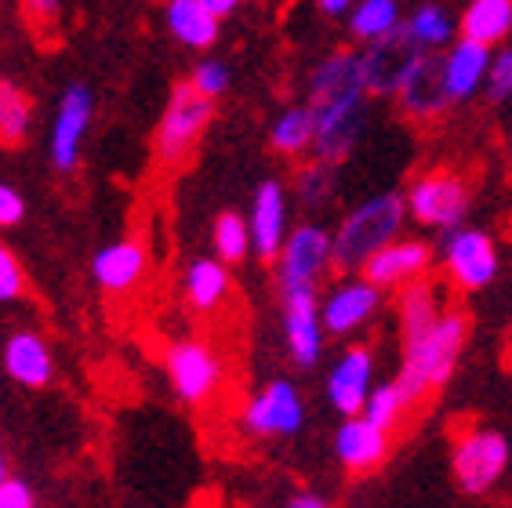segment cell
I'll list each match as a JSON object with an SVG mask.
<instances>
[{
	"label": "cell",
	"mask_w": 512,
	"mask_h": 508,
	"mask_svg": "<svg viewBox=\"0 0 512 508\" xmlns=\"http://www.w3.org/2000/svg\"><path fill=\"white\" fill-rule=\"evenodd\" d=\"M447 309V298H444V287L433 284V280H414V284L400 287L396 291V320H400V338L407 334H418L425 331L429 323H436L444 316Z\"/></svg>",
	"instance_id": "d4e9b609"
},
{
	"label": "cell",
	"mask_w": 512,
	"mask_h": 508,
	"mask_svg": "<svg viewBox=\"0 0 512 508\" xmlns=\"http://www.w3.org/2000/svg\"><path fill=\"white\" fill-rule=\"evenodd\" d=\"M433 265V247L418 236H396L393 244H385L364 262L360 276H367L382 291H400V287L422 280Z\"/></svg>",
	"instance_id": "e0dca14e"
},
{
	"label": "cell",
	"mask_w": 512,
	"mask_h": 508,
	"mask_svg": "<svg viewBox=\"0 0 512 508\" xmlns=\"http://www.w3.org/2000/svg\"><path fill=\"white\" fill-rule=\"evenodd\" d=\"M91 120H95V91L84 80H73L62 91L55 120L48 131V160L59 175H73L84 157V142H88Z\"/></svg>",
	"instance_id": "30bf717a"
},
{
	"label": "cell",
	"mask_w": 512,
	"mask_h": 508,
	"mask_svg": "<svg viewBox=\"0 0 512 508\" xmlns=\"http://www.w3.org/2000/svg\"><path fill=\"white\" fill-rule=\"evenodd\" d=\"M385 291L375 287L367 276H342L331 291L320 298V320L331 338H349L360 327L382 313Z\"/></svg>",
	"instance_id": "4fadbf2b"
},
{
	"label": "cell",
	"mask_w": 512,
	"mask_h": 508,
	"mask_svg": "<svg viewBox=\"0 0 512 508\" xmlns=\"http://www.w3.org/2000/svg\"><path fill=\"white\" fill-rule=\"evenodd\" d=\"M306 425V400L291 378H273L244 403L240 429L255 440H287Z\"/></svg>",
	"instance_id": "9c48e42d"
},
{
	"label": "cell",
	"mask_w": 512,
	"mask_h": 508,
	"mask_svg": "<svg viewBox=\"0 0 512 508\" xmlns=\"http://www.w3.org/2000/svg\"><path fill=\"white\" fill-rule=\"evenodd\" d=\"M287 508H331V501L320 494V490H295L287 498Z\"/></svg>",
	"instance_id": "ab89813d"
},
{
	"label": "cell",
	"mask_w": 512,
	"mask_h": 508,
	"mask_svg": "<svg viewBox=\"0 0 512 508\" xmlns=\"http://www.w3.org/2000/svg\"><path fill=\"white\" fill-rule=\"evenodd\" d=\"M211 120H215V102L200 95L189 80L175 84L157 120V131H153V153H157L160 167L171 171V167L193 157V149L207 135Z\"/></svg>",
	"instance_id": "277c9868"
},
{
	"label": "cell",
	"mask_w": 512,
	"mask_h": 508,
	"mask_svg": "<svg viewBox=\"0 0 512 508\" xmlns=\"http://www.w3.org/2000/svg\"><path fill=\"white\" fill-rule=\"evenodd\" d=\"M367 80L360 51H331L309 73V102L316 120L313 157L338 167L353 157L367 120Z\"/></svg>",
	"instance_id": "6da1fadb"
},
{
	"label": "cell",
	"mask_w": 512,
	"mask_h": 508,
	"mask_svg": "<svg viewBox=\"0 0 512 508\" xmlns=\"http://www.w3.org/2000/svg\"><path fill=\"white\" fill-rule=\"evenodd\" d=\"M404 218H407V200L404 193H378L367 196L364 204H356L349 215L338 222L331 233L335 244V269L342 273H360L364 262L385 244H393L396 236H404Z\"/></svg>",
	"instance_id": "3957f363"
},
{
	"label": "cell",
	"mask_w": 512,
	"mask_h": 508,
	"mask_svg": "<svg viewBox=\"0 0 512 508\" xmlns=\"http://www.w3.org/2000/svg\"><path fill=\"white\" fill-rule=\"evenodd\" d=\"M276 265V284L280 291L291 287H316L335 265V244H331V229L306 218L287 229V240L280 254L273 258Z\"/></svg>",
	"instance_id": "ba28073f"
},
{
	"label": "cell",
	"mask_w": 512,
	"mask_h": 508,
	"mask_svg": "<svg viewBox=\"0 0 512 508\" xmlns=\"http://www.w3.org/2000/svg\"><path fill=\"white\" fill-rule=\"evenodd\" d=\"M33 117H37V106H33L30 91L15 80L0 77V146H26V138L33 135Z\"/></svg>",
	"instance_id": "83f0119b"
},
{
	"label": "cell",
	"mask_w": 512,
	"mask_h": 508,
	"mask_svg": "<svg viewBox=\"0 0 512 508\" xmlns=\"http://www.w3.org/2000/svg\"><path fill=\"white\" fill-rule=\"evenodd\" d=\"M404 200L407 218H414V222L433 229V233H451V229L469 222L473 186H469V178L451 171V167H433V171L414 178Z\"/></svg>",
	"instance_id": "5b68a950"
},
{
	"label": "cell",
	"mask_w": 512,
	"mask_h": 508,
	"mask_svg": "<svg viewBox=\"0 0 512 508\" xmlns=\"http://www.w3.org/2000/svg\"><path fill=\"white\" fill-rule=\"evenodd\" d=\"M211 247H215V258H222L226 265H240L244 258L255 254L251 244V225L240 211H222L211 225Z\"/></svg>",
	"instance_id": "4dcf8cb0"
},
{
	"label": "cell",
	"mask_w": 512,
	"mask_h": 508,
	"mask_svg": "<svg viewBox=\"0 0 512 508\" xmlns=\"http://www.w3.org/2000/svg\"><path fill=\"white\" fill-rule=\"evenodd\" d=\"M164 26L189 51H211L218 44V33H222V19L211 15L200 0H168Z\"/></svg>",
	"instance_id": "603a6c76"
},
{
	"label": "cell",
	"mask_w": 512,
	"mask_h": 508,
	"mask_svg": "<svg viewBox=\"0 0 512 508\" xmlns=\"http://www.w3.org/2000/svg\"><path fill=\"white\" fill-rule=\"evenodd\" d=\"M164 374L186 407H207L226 385V360L211 342L197 334H182L171 338L164 349Z\"/></svg>",
	"instance_id": "8992f818"
},
{
	"label": "cell",
	"mask_w": 512,
	"mask_h": 508,
	"mask_svg": "<svg viewBox=\"0 0 512 508\" xmlns=\"http://www.w3.org/2000/svg\"><path fill=\"white\" fill-rule=\"evenodd\" d=\"M295 196L302 207H327L331 196H335V167L324 164V160H313V164L298 167L295 175Z\"/></svg>",
	"instance_id": "d6a6232c"
},
{
	"label": "cell",
	"mask_w": 512,
	"mask_h": 508,
	"mask_svg": "<svg viewBox=\"0 0 512 508\" xmlns=\"http://www.w3.org/2000/svg\"><path fill=\"white\" fill-rule=\"evenodd\" d=\"M182 294L193 313H215L226 305V298L233 294V276L229 265L222 258H193L182 276Z\"/></svg>",
	"instance_id": "cb8c5ba5"
},
{
	"label": "cell",
	"mask_w": 512,
	"mask_h": 508,
	"mask_svg": "<svg viewBox=\"0 0 512 508\" xmlns=\"http://www.w3.org/2000/svg\"><path fill=\"white\" fill-rule=\"evenodd\" d=\"M0 508H37V490L22 476H8L0 483Z\"/></svg>",
	"instance_id": "f35d334b"
},
{
	"label": "cell",
	"mask_w": 512,
	"mask_h": 508,
	"mask_svg": "<svg viewBox=\"0 0 512 508\" xmlns=\"http://www.w3.org/2000/svg\"><path fill=\"white\" fill-rule=\"evenodd\" d=\"M356 0H316V8H320V15H327V19H345L349 11H353Z\"/></svg>",
	"instance_id": "60d3db41"
},
{
	"label": "cell",
	"mask_w": 512,
	"mask_h": 508,
	"mask_svg": "<svg viewBox=\"0 0 512 508\" xmlns=\"http://www.w3.org/2000/svg\"><path fill=\"white\" fill-rule=\"evenodd\" d=\"M26 291H30V284H26V269H22L19 254L0 240V305L22 302Z\"/></svg>",
	"instance_id": "836d02e7"
},
{
	"label": "cell",
	"mask_w": 512,
	"mask_h": 508,
	"mask_svg": "<svg viewBox=\"0 0 512 508\" xmlns=\"http://www.w3.org/2000/svg\"><path fill=\"white\" fill-rule=\"evenodd\" d=\"M444 269L458 291H483L498 280L502 258H498V244L491 233L473 229V225H458L451 233H444Z\"/></svg>",
	"instance_id": "8fae6325"
},
{
	"label": "cell",
	"mask_w": 512,
	"mask_h": 508,
	"mask_svg": "<svg viewBox=\"0 0 512 508\" xmlns=\"http://www.w3.org/2000/svg\"><path fill=\"white\" fill-rule=\"evenodd\" d=\"M11 476V465H8V450L0 447V483H4V479Z\"/></svg>",
	"instance_id": "7bdbcfd3"
},
{
	"label": "cell",
	"mask_w": 512,
	"mask_h": 508,
	"mask_svg": "<svg viewBox=\"0 0 512 508\" xmlns=\"http://www.w3.org/2000/svg\"><path fill=\"white\" fill-rule=\"evenodd\" d=\"M200 4H204L211 15H218V19H229V15H233V11H237L244 0H200Z\"/></svg>",
	"instance_id": "b9f144b4"
},
{
	"label": "cell",
	"mask_w": 512,
	"mask_h": 508,
	"mask_svg": "<svg viewBox=\"0 0 512 508\" xmlns=\"http://www.w3.org/2000/svg\"><path fill=\"white\" fill-rule=\"evenodd\" d=\"M494 51L487 44L458 37L447 51H440V77H444V91L451 98V106H462L469 98L483 91L487 69H491Z\"/></svg>",
	"instance_id": "7402d4cb"
},
{
	"label": "cell",
	"mask_w": 512,
	"mask_h": 508,
	"mask_svg": "<svg viewBox=\"0 0 512 508\" xmlns=\"http://www.w3.org/2000/svg\"><path fill=\"white\" fill-rule=\"evenodd\" d=\"M389 450H393L389 432L371 425L364 414H349L335 429V458L353 476H367V472L382 469Z\"/></svg>",
	"instance_id": "ffe728a7"
},
{
	"label": "cell",
	"mask_w": 512,
	"mask_h": 508,
	"mask_svg": "<svg viewBox=\"0 0 512 508\" xmlns=\"http://www.w3.org/2000/svg\"><path fill=\"white\" fill-rule=\"evenodd\" d=\"M483 95L494 106L512 98V48H502L491 55V69H487V80H483Z\"/></svg>",
	"instance_id": "d590c367"
},
{
	"label": "cell",
	"mask_w": 512,
	"mask_h": 508,
	"mask_svg": "<svg viewBox=\"0 0 512 508\" xmlns=\"http://www.w3.org/2000/svg\"><path fill=\"white\" fill-rule=\"evenodd\" d=\"M404 30L418 51H447L458 40V19L444 4H418L404 19Z\"/></svg>",
	"instance_id": "f1b7e54d"
},
{
	"label": "cell",
	"mask_w": 512,
	"mask_h": 508,
	"mask_svg": "<svg viewBox=\"0 0 512 508\" xmlns=\"http://www.w3.org/2000/svg\"><path fill=\"white\" fill-rule=\"evenodd\" d=\"M149 273V247L138 236H120L113 244L99 247L91 258V280L106 294L135 291Z\"/></svg>",
	"instance_id": "d6986e66"
},
{
	"label": "cell",
	"mask_w": 512,
	"mask_h": 508,
	"mask_svg": "<svg viewBox=\"0 0 512 508\" xmlns=\"http://www.w3.org/2000/svg\"><path fill=\"white\" fill-rule=\"evenodd\" d=\"M313 138H316V120L306 102L280 109L276 120L269 124V149H273L276 157H287V160L306 157V153H313Z\"/></svg>",
	"instance_id": "4316f807"
},
{
	"label": "cell",
	"mask_w": 512,
	"mask_h": 508,
	"mask_svg": "<svg viewBox=\"0 0 512 508\" xmlns=\"http://www.w3.org/2000/svg\"><path fill=\"white\" fill-rule=\"evenodd\" d=\"M0 371L19 389H48L55 381V356L48 338L33 327L11 331L0 345Z\"/></svg>",
	"instance_id": "2e32d148"
},
{
	"label": "cell",
	"mask_w": 512,
	"mask_h": 508,
	"mask_svg": "<svg viewBox=\"0 0 512 508\" xmlns=\"http://www.w3.org/2000/svg\"><path fill=\"white\" fill-rule=\"evenodd\" d=\"M62 8H66V0H22L26 19H30L33 26H37V30H44V33L59 30Z\"/></svg>",
	"instance_id": "74e56055"
},
{
	"label": "cell",
	"mask_w": 512,
	"mask_h": 508,
	"mask_svg": "<svg viewBox=\"0 0 512 508\" xmlns=\"http://www.w3.org/2000/svg\"><path fill=\"white\" fill-rule=\"evenodd\" d=\"M393 98L411 120L429 124V120L444 117L447 109H451V98H447L444 77H440V51H418L411 66L404 69Z\"/></svg>",
	"instance_id": "5bb4252c"
},
{
	"label": "cell",
	"mask_w": 512,
	"mask_h": 508,
	"mask_svg": "<svg viewBox=\"0 0 512 508\" xmlns=\"http://www.w3.org/2000/svg\"><path fill=\"white\" fill-rule=\"evenodd\" d=\"M189 84L200 91L204 98H211V102H218V98L226 95L229 84H233V73H229L226 62L218 59H200L197 66H193V73H189Z\"/></svg>",
	"instance_id": "e575fe53"
},
{
	"label": "cell",
	"mask_w": 512,
	"mask_h": 508,
	"mask_svg": "<svg viewBox=\"0 0 512 508\" xmlns=\"http://www.w3.org/2000/svg\"><path fill=\"white\" fill-rule=\"evenodd\" d=\"M247 225H251L255 254L258 258H266V262H273L287 240V229H291V193H287V186L280 182V178L258 182Z\"/></svg>",
	"instance_id": "ac0fdd59"
},
{
	"label": "cell",
	"mask_w": 512,
	"mask_h": 508,
	"mask_svg": "<svg viewBox=\"0 0 512 508\" xmlns=\"http://www.w3.org/2000/svg\"><path fill=\"white\" fill-rule=\"evenodd\" d=\"M375 389V352L371 345H349V349L331 363L324 378L327 403L335 407L342 418L364 411L367 396Z\"/></svg>",
	"instance_id": "9a60e30c"
},
{
	"label": "cell",
	"mask_w": 512,
	"mask_h": 508,
	"mask_svg": "<svg viewBox=\"0 0 512 508\" xmlns=\"http://www.w3.org/2000/svg\"><path fill=\"white\" fill-rule=\"evenodd\" d=\"M414 55H418V48L407 37L404 22L389 37L375 40V44H360V66H364L367 91L378 98H393L396 88H400V77H404V69L411 66Z\"/></svg>",
	"instance_id": "44dd1931"
},
{
	"label": "cell",
	"mask_w": 512,
	"mask_h": 508,
	"mask_svg": "<svg viewBox=\"0 0 512 508\" xmlns=\"http://www.w3.org/2000/svg\"><path fill=\"white\" fill-rule=\"evenodd\" d=\"M280 320H284V345L295 367L309 371L324 356V320H320V294L316 287H291L280 291Z\"/></svg>",
	"instance_id": "7c38bea8"
},
{
	"label": "cell",
	"mask_w": 512,
	"mask_h": 508,
	"mask_svg": "<svg viewBox=\"0 0 512 508\" xmlns=\"http://www.w3.org/2000/svg\"><path fill=\"white\" fill-rule=\"evenodd\" d=\"M26 211H30V207H26V196L11 186V182H4V178H0V233H4V229H15V225H22Z\"/></svg>",
	"instance_id": "8d00e7d4"
},
{
	"label": "cell",
	"mask_w": 512,
	"mask_h": 508,
	"mask_svg": "<svg viewBox=\"0 0 512 508\" xmlns=\"http://www.w3.org/2000/svg\"><path fill=\"white\" fill-rule=\"evenodd\" d=\"M512 461V447L498 429L487 425H473L454 436L451 443V476L454 487L469 494V498H483L491 494L505 479Z\"/></svg>",
	"instance_id": "52a82bcc"
},
{
	"label": "cell",
	"mask_w": 512,
	"mask_h": 508,
	"mask_svg": "<svg viewBox=\"0 0 512 508\" xmlns=\"http://www.w3.org/2000/svg\"><path fill=\"white\" fill-rule=\"evenodd\" d=\"M465 342H469V316L462 309H451V305L425 331L407 334L404 352H400V371H396L393 381L400 385L411 407L425 403L436 389H444L451 381V374L458 371V360H462Z\"/></svg>",
	"instance_id": "7a4b0ae2"
},
{
	"label": "cell",
	"mask_w": 512,
	"mask_h": 508,
	"mask_svg": "<svg viewBox=\"0 0 512 508\" xmlns=\"http://www.w3.org/2000/svg\"><path fill=\"white\" fill-rule=\"evenodd\" d=\"M407 407H411V403L404 400L400 385H396V381H382V385H375V389H371V396H367L364 411H360V414H364L371 425H378V429L393 432L396 425L404 421Z\"/></svg>",
	"instance_id": "1f68e13d"
},
{
	"label": "cell",
	"mask_w": 512,
	"mask_h": 508,
	"mask_svg": "<svg viewBox=\"0 0 512 508\" xmlns=\"http://www.w3.org/2000/svg\"><path fill=\"white\" fill-rule=\"evenodd\" d=\"M345 22H349V37L356 44H375V40L400 30L404 8H400V0H356Z\"/></svg>",
	"instance_id": "f546056e"
},
{
	"label": "cell",
	"mask_w": 512,
	"mask_h": 508,
	"mask_svg": "<svg viewBox=\"0 0 512 508\" xmlns=\"http://www.w3.org/2000/svg\"><path fill=\"white\" fill-rule=\"evenodd\" d=\"M458 33L487 48L505 44L512 37V0H469L458 19Z\"/></svg>",
	"instance_id": "484cf974"
}]
</instances>
